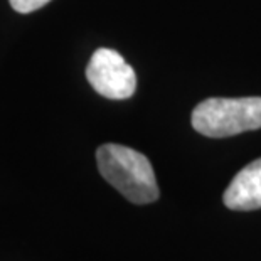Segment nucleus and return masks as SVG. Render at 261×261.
Returning <instances> with one entry per match:
<instances>
[{
  "instance_id": "obj_1",
  "label": "nucleus",
  "mask_w": 261,
  "mask_h": 261,
  "mask_svg": "<svg viewBox=\"0 0 261 261\" xmlns=\"http://www.w3.org/2000/svg\"><path fill=\"white\" fill-rule=\"evenodd\" d=\"M96 164L103 179L133 204L159 199V186L150 160L143 153L118 143H105L96 150Z\"/></svg>"
},
{
  "instance_id": "obj_2",
  "label": "nucleus",
  "mask_w": 261,
  "mask_h": 261,
  "mask_svg": "<svg viewBox=\"0 0 261 261\" xmlns=\"http://www.w3.org/2000/svg\"><path fill=\"white\" fill-rule=\"evenodd\" d=\"M192 126L204 137L226 138L261 128V98H207L194 108Z\"/></svg>"
},
{
  "instance_id": "obj_3",
  "label": "nucleus",
  "mask_w": 261,
  "mask_h": 261,
  "mask_svg": "<svg viewBox=\"0 0 261 261\" xmlns=\"http://www.w3.org/2000/svg\"><path fill=\"white\" fill-rule=\"evenodd\" d=\"M86 80L93 90L110 99H126L135 93L137 74L132 66L113 49L99 47L86 68Z\"/></svg>"
},
{
  "instance_id": "obj_4",
  "label": "nucleus",
  "mask_w": 261,
  "mask_h": 261,
  "mask_svg": "<svg viewBox=\"0 0 261 261\" xmlns=\"http://www.w3.org/2000/svg\"><path fill=\"white\" fill-rule=\"evenodd\" d=\"M223 201L232 211L261 209V159L241 169L227 186Z\"/></svg>"
},
{
  "instance_id": "obj_5",
  "label": "nucleus",
  "mask_w": 261,
  "mask_h": 261,
  "mask_svg": "<svg viewBox=\"0 0 261 261\" xmlns=\"http://www.w3.org/2000/svg\"><path fill=\"white\" fill-rule=\"evenodd\" d=\"M9 2L15 12L31 14V12H34V10L44 7V5L49 4L51 0H9Z\"/></svg>"
}]
</instances>
